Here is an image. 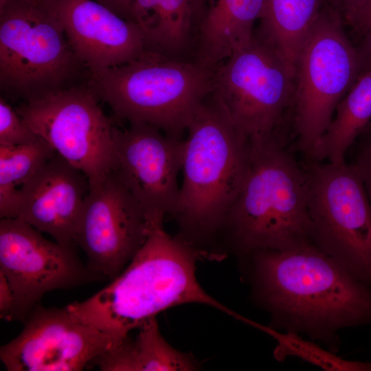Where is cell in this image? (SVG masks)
<instances>
[{"label":"cell","instance_id":"cell-2","mask_svg":"<svg viewBox=\"0 0 371 371\" xmlns=\"http://www.w3.org/2000/svg\"><path fill=\"white\" fill-rule=\"evenodd\" d=\"M209 253L164 223L155 225L137 254L105 287L67 306L76 317L118 342L161 311L183 304L212 306L235 318L238 313L210 295L196 276V262Z\"/></svg>","mask_w":371,"mask_h":371},{"label":"cell","instance_id":"cell-9","mask_svg":"<svg viewBox=\"0 0 371 371\" xmlns=\"http://www.w3.org/2000/svg\"><path fill=\"white\" fill-rule=\"evenodd\" d=\"M313 244L371 286V203L353 164L305 158Z\"/></svg>","mask_w":371,"mask_h":371},{"label":"cell","instance_id":"cell-19","mask_svg":"<svg viewBox=\"0 0 371 371\" xmlns=\"http://www.w3.org/2000/svg\"><path fill=\"white\" fill-rule=\"evenodd\" d=\"M194 0H133L131 21L145 49L179 58L190 41Z\"/></svg>","mask_w":371,"mask_h":371},{"label":"cell","instance_id":"cell-26","mask_svg":"<svg viewBox=\"0 0 371 371\" xmlns=\"http://www.w3.org/2000/svg\"><path fill=\"white\" fill-rule=\"evenodd\" d=\"M353 165L363 181L371 203V134L361 142Z\"/></svg>","mask_w":371,"mask_h":371},{"label":"cell","instance_id":"cell-22","mask_svg":"<svg viewBox=\"0 0 371 371\" xmlns=\"http://www.w3.org/2000/svg\"><path fill=\"white\" fill-rule=\"evenodd\" d=\"M55 151L43 138L24 145L0 146V216L14 218L21 188Z\"/></svg>","mask_w":371,"mask_h":371},{"label":"cell","instance_id":"cell-1","mask_svg":"<svg viewBox=\"0 0 371 371\" xmlns=\"http://www.w3.org/2000/svg\"><path fill=\"white\" fill-rule=\"evenodd\" d=\"M247 256L258 300L289 331L323 339L371 320L369 286L314 245Z\"/></svg>","mask_w":371,"mask_h":371},{"label":"cell","instance_id":"cell-21","mask_svg":"<svg viewBox=\"0 0 371 371\" xmlns=\"http://www.w3.org/2000/svg\"><path fill=\"white\" fill-rule=\"evenodd\" d=\"M323 0H263L259 36L295 66Z\"/></svg>","mask_w":371,"mask_h":371},{"label":"cell","instance_id":"cell-28","mask_svg":"<svg viewBox=\"0 0 371 371\" xmlns=\"http://www.w3.org/2000/svg\"><path fill=\"white\" fill-rule=\"evenodd\" d=\"M120 16L131 21L133 0H96Z\"/></svg>","mask_w":371,"mask_h":371},{"label":"cell","instance_id":"cell-20","mask_svg":"<svg viewBox=\"0 0 371 371\" xmlns=\"http://www.w3.org/2000/svg\"><path fill=\"white\" fill-rule=\"evenodd\" d=\"M370 119L371 69H366L338 104L335 115L308 159L345 164L347 150Z\"/></svg>","mask_w":371,"mask_h":371},{"label":"cell","instance_id":"cell-5","mask_svg":"<svg viewBox=\"0 0 371 371\" xmlns=\"http://www.w3.org/2000/svg\"><path fill=\"white\" fill-rule=\"evenodd\" d=\"M214 69L145 49L134 60L89 75L87 82L114 116L181 138L212 90Z\"/></svg>","mask_w":371,"mask_h":371},{"label":"cell","instance_id":"cell-30","mask_svg":"<svg viewBox=\"0 0 371 371\" xmlns=\"http://www.w3.org/2000/svg\"><path fill=\"white\" fill-rule=\"evenodd\" d=\"M328 1L330 2V4H329L330 5L338 9L340 11L342 6L348 0H328Z\"/></svg>","mask_w":371,"mask_h":371},{"label":"cell","instance_id":"cell-33","mask_svg":"<svg viewBox=\"0 0 371 371\" xmlns=\"http://www.w3.org/2000/svg\"><path fill=\"white\" fill-rule=\"evenodd\" d=\"M10 0H0V12L3 11Z\"/></svg>","mask_w":371,"mask_h":371},{"label":"cell","instance_id":"cell-10","mask_svg":"<svg viewBox=\"0 0 371 371\" xmlns=\"http://www.w3.org/2000/svg\"><path fill=\"white\" fill-rule=\"evenodd\" d=\"M86 82L73 85L15 108L27 126L88 179L96 189L115 165L114 125Z\"/></svg>","mask_w":371,"mask_h":371},{"label":"cell","instance_id":"cell-32","mask_svg":"<svg viewBox=\"0 0 371 371\" xmlns=\"http://www.w3.org/2000/svg\"><path fill=\"white\" fill-rule=\"evenodd\" d=\"M203 0H194V3L196 12L199 10L201 6L203 4Z\"/></svg>","mask_w":371,"mask_h":371},{"label":"cell","instance_id":"cell-4","mask_svg":"<svg viewBox=\"0 0 371 371\" xmlns=\"http://www.w3.org/2000/svg\"><path fill=\"white\" fill-rule=\"evenodd\" d=\"M187 133L182 183L172 216L179 227V235L201 248L218 235L242 188L251 144L212 93Z\"/></svg>","mask_w":371,"mask_h":371},{"label":"cell","instance_id":"cell-24","mask_svg":"<svg viewBox=\"0 0 371 371\" xmlns=\"http://www.w3.org/2000/svg\"><path fill=\"white\" fill-rule=\"evenodd\" d=\"M41 138L23 121L3 97L0 98V146H14L34 142Z\"/></svg>","mask_w":371,"mask_h":371},{"label":"cell","instance_id":"cell-6","mask_svg":"<svg viewBox=\"0 0 371 371\" xmlns=\"http://www.w3.org/2000/svg\"><path fill=\"white\" fill-rule=\"evenodd\" d=\"M87 69L45 3L10 0L0 12V89L24 102L69 87Z\"/></svg>","mask_w":371,"mask_h":371},{"label":"cell","instance_id":"cell-23","mask_svg":"<svg viewBox=\"0 0 371 371\" xmlns=\"http://www.w3.org/2000/svg\"><path fill=\"white\" fill-rule=\"evenodd\" d=\"M251 326L270 335L278 341L274 356L282 360L287 356H296L327 370L371 371V363L344 360L324 350L313 342L298 337L295 332L278 333L269 327L252 322Z\"/></svg>","mask_w":371,"mask_h":371},{"label":"cell","instance_id":"cell-25","mask_svg":"<svg viewBox=\"0 0 371 371\" xmlns=\"http://www.w3.org/2000/svg\"><path fill=\"white\" fill-rule=\"evenodd\" d=\"M340 12L356 32L363 35L371 27V0H348Z\"/></svg>","mask_w":371,"mask_h":371},{"label":"cell","instance_id":"cell-15","mask_svg":"<svg viewBox=\"0 0 371 371\" xmlns=\"http://www.w3.org/2000/svg\"><path fill=\"white\" fill-rule=\"evenodd\" d=\"M89 75L127 63L146 49L135 23L92 0H45Z\"/></svg>","mask_w":371,"mask_h":371},{"label":"cell","instance_id":"cell-17","mask_svg":"<svg viewBox=\"0 0 371 371\" xmlns=\"http://www.w3.org/2000/svg\"><path fill=\"white\" fill-rule=\"evenodd\" d=\"M263 0H210L198 30L194 60L214 69L254 36Z\"/></svg>","mask_w":371,"mask_h":371},{"label":"cell","instance_id":"cell-18","mask_svg":"<svg viewBox=\"0 0 371 371\" xmlns=\"http://www.w3.org/2000/svg\"><path fill=\"white\" fill-rule=\"evenodd\" d=\"M138 329L134 339L128 335L91 364L104 371L196 370L197 363L193 357L176 350L164 338L156 317L146 321Z\"/></svg>","mask_w":371,"mask_h":371},{"label":"cell","instance_id":"cell-14","mask_svg":"<svg viewBox=\"0 0 371 371\" xmlns=\"http://www.w3.org/2000/svg\"><path fill=\"white\" fill-rule=\"evenodd\" d=\"M115 165L113 171L153 224L174 213L179 195L184 139L143 122L113 128Z\"/></svg>","mask_w":371,"mask_h":371},{"label":"cell","instance_id":"cell-3","mask_svg":"<svg viewBox=\"0 0 371 371\" xmlns=\"http://www.w3.org/2000/svg\"><path fill=\"white\" fill-rule=\"evenodd\" d=\"M250 144L244 183L219 233L243 256L314 245L307 175L287 139L270 136Z\"/></svg>","mask_w":371,"mask_h":371},{"label":"cell","instance_id":"cell-13","mask_svg":"<svg viewBox=\"0 0 371 371\" xmlns=\"http://www.w3.org/2000/svg\"><path fill=\"white\" fill-rule=\"evenodd\" d=\"M21 333L0 348L8 371H79L111 346L112 337L85 323L67 308L37 304Z\"/></svg>","mask_w":371,"mask_h":371},{"label":"cell","instance_id":"cell-16","mask_svg":"<svg viewBox=\"0 0 371 371\" xmlns=\"http://www.w3.org/2000/svg\"><path fill=\"white\" fill-rule=\"evenodd\" d=\"M89 183L86 175L55 153L21 188L15 217L66 247L76 248Z\"/></svg>","mask_w":371,"mask_h":371},{"label":"cell","instance_id":"cell-11","mask_svg":"<svg viewBox=\"0 0 371 371\" xmlns=\"http://www.w3.org/2000/svg\"><path fill=\"white\" fill-rule=\"evenodd\" d=\"M0 271L14 297L12 320L23 322L47 292L106 280L78 258L76 248L44 238L24 221H0Z\"/></svg>","mask_w":371,"mask_h":371},{"label":"cell","instance_id":"cell-7","mask_svg":"<svg viewBox=\"0 0 371 371\" xmlns=\"http://www.w3.org/2000/svg\"><path fill=\"white\" fill-rule=\"evenodd\" d=\"M295 72V146L311 158L338 104L361 72L358 50L346 35L338 9L322 8L300 49Z\"/></svg>","mask_w":371,"mask_h":371},{"label":"cell","instance_id":"cell-27","mask_svg":"<svg viewBox=\"0 0 371 371\" xmlns=\"http://www.w3.org/2000/svg\"><path fill=\"white\" fill-rule=\"evenodd\" d=\"M14 306V297L4 274L0 271V317L11 321Z\"/></svg>","mask_w":371,"mask_h":371},{"label":"cell","instance_id":"cell-12","mask_svg":"<svg viewBox=\"0 0 371 371\" xmlns=\"http://www.w3.org/2000/svg\"><path fill=\"white\" fill-rule=\"evenodd\" d=\"M157 224L149 221L112 170L85 198L77 245L85 252L91 271L113 280L133 259Z\"/></svg>","mask_w":371,"mask_h":371},{"label":"cell","instance_id":"cell-8","mask_svg":"<svg viewBox=\"0 0 371 371\" xmlns=\"http://www.w3.org/2000/svg\"><path fill=\"white\" fill-rule=\"evenodd\" d=\"M295 66L254 36L214 69L212 94L249 141L286 137L292 123Z\"/></svg>","mask_w":371,"mask_h":371},{"label":"cell","instance_id":"cell-31","mask_svg":"<svg viewBox=\"0 0 371 371\" xmlns=\"http://www.w3.org/2000/svg\"><path fill=\"white\" fill-rule=\"evenodd\" d=\"M31 4L38 5L42 3L45 0H21Z\"/></svg>","mask_w":371,"mask_h":371},{"label":"cell","instance_id":"cell-29","mask_svg":"<svg viewBox=\"0 0 371 371\" xmlns=\"http://www.w3.org/2000/svg\"><path fill=\"white\" fill-rule=\"evenodd\" d=\"M363 36L361 46L357 49L361 60V71L371 69V27Z\"/></svg>","mask_w":371,"mask_h":371}]
</instances>
